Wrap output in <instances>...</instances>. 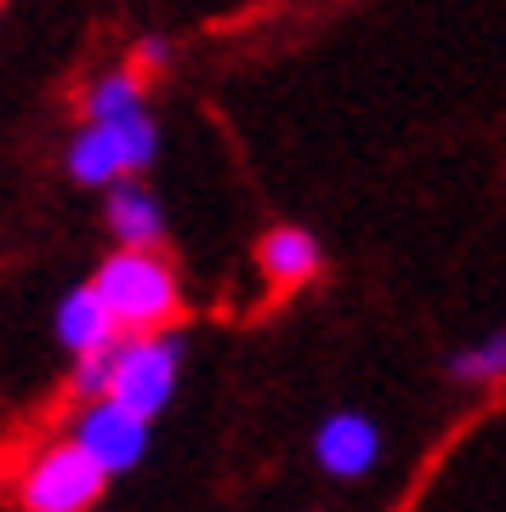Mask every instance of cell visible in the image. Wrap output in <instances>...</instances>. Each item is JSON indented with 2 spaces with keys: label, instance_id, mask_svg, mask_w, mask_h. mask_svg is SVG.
Masks as SVG:
<instances>
[{
  "label": "cell",
  "instance_id": "cell-1",
  "mask_svg": "<svg viewBox=\"0 0 506 512\" xmlns=\"http://www.w3.org/2000/svg\"><path fill=\"white\" fill-rule=\"evenodd\" d=\"M91 291L103 296V308L109 319L120 325V336H143V330H160L177 319V274H171V262H165L154 245H120V251L97 268L91 279Z\"/></svg>",
  "mask_w": 506,
  "mask_h": 512
},
{
  "label": "cell",
  "instance_id": "cell-9",
  "mask_svg": "<svg viewBox=\"0 0 506 512\" xmlns=\"http://www.w3.org/2000/svg\"><path fill=\"white\" fill-rule=\"evenodd\" d=\"M69 177L86 188H109L126 177V148H120V137H114V126H97L91 120L80 137L69 143Z\"/></svg>",
  "mask_w": 506,
  "mask_h": 512
},
{
  "label": "cell",
  "instance_id": "cell-11",
  "mask_svg": "<svg viewBox=\"0 0 506 512\" xmlns=\"http://www.w3.org/2000/svg\"><path fill=\"white\" fill-rule=\"evenodd\" d=\"M501 370H506L501 330H495V336H484L478 348H467V353H455V359H450V376H455V382H495Z\"/></svg>",
  "mask_w": 506,
  "mask_h": 512
},
{
  "label": "cell",
  "instance_id": "cell-3",
  "mask_svg": "<svg viewBox=\"0 0 506 512\" xmlns=\"http://www.w3.org/2000/svg\"><path fill=\"white\" fill-rule=\"evenodd\" d=\"M109 473L80 450V444H52L46 456L23 473V512H86L97 507Z\"/></svg>",
  "mask_w": 506,
  "mask_h": 512
},
{
  "label": "cell",
  "instance_id": "cell-10",
  "mask_svg": "<svg viewBox=\"0 0 506 512\" xmlns=\"http://www.w3.org/2000/svg\"><path fill=\"white\" fill-rule=\"evenodd\" d=\"M137 109H143V74H131V69L103 74L86 97V114L103 120V126H109V120H126V114H137Z\"/></svg>",
  "mask_w": 506,
  "mask_h": 512
},
{
  "label": "cell",
  "instance_id": "cell-8",
  "mask_svg": "<svg viewBox=\"0 0 506 512\" xmlns=\"http://www.w3.org/2000/svg\"><path fill=\"white\" fill-rule=\"evenodd\" d=\"M256 256H262V274H268L279 291L308 285V279L319 274V239L302 234V228H273V234H262Z\"/></svg>",
  "mask_w": 506,
  "mask_h": 512
},
{
  "label": "cell",
  "instance_id": "cell-4",
  "mask_svg": "<svg viewBox=\"0 0 506 512\" xmlns=\"http://www.w3.org/2000/svg\"><path fill=\"white\" fill-rule=\"evenodd\" d=\"M74 444H80L109 478L131 473V467L148 456V421L131 416L126 404H114V399H91L86 410H80V421H74Z\"/></svg>",
  "mask_w": 506,
  "mask_h": 512
},
{
  "label": "cell",
  "instance_id": "cell-12",
  "mask_svg": "<svg viewBox=\"0 0 506 512\" xmlns=\"http://www.w3.org/2000/svg\"><path fill=\"white\" fill-rule=\"evenodd\" d=\"M74 393L80 399H103L109 393V365H114V342L109 348H91V353H74Z\"/></svg>",
  "mask_w": 506,
  "mask_h": 512
},
{
  "label": "cell",
  "instance_id": "cell-7",
  "mask_svg": "<svg viewBox=\"0 0 506 512\" xmlns=\"http://www.w3.org/2000/svg\"><path fill=\"white\" fill-rule=\"evenodd\" d=\"M57 336H63L69 353H91V348H109L114 336H120V325L109 319L103 296L91 291V285H74L63 296V308H57Z\"/></svg>",
  "mask_w": 506,
  "mask_h": 512
},
{
  "label": "cell",
  "instance_id": "cell-6",
  "mask_svg": "<svg viewBox=\"0 0 506 512\" xmlns=\"http://www.w3.org/2000/svg\"><path fill=\"white\" fill-rule=\"evenodd\" d=\"M109 228L120 245H160L165 239V217H160V200L148 194L143 183H131V177H120V183H109Z\"/></svg>",
  "mask_w": 506,
  "mask_h": 512
},
{
  "label": "cell",
  "instance_id": "cell-2",
  "mask_svg": "<svg viewBox=\"0 0 506 512\" xmlns=\"http://www.w3.org/2000/svg\"><path fill=\"white\" fill-rule=\"evenodd\" d=\"M177 365H182V342L143 330V336H114V365H109V393L103 399L126 404L131 416L154 421L177 393Z\"/></svg>",
  "mask_w": 506,
  "mask_h": 512
},
{
  "label": "cell",
  "instance_id": "cell-5",
  "mask_svg": "<svg viewBox=\"0 0 506 512\" xmlns=\"http://www.w3.org/2000/svg\"><path fill=\"white\" fill-rule=\"evenodd\" d=\"M313 456L336 478H364L381 461V427L359 410H336V416L313 433Z\"/></svg>",
  "mask_w": 506,
  "mask_h": 512
},
{
  "label": "cell",
  "instance_id": "cell-13",
  "mask_svg": "<svg viewBox=\"0 0 506 512\" xmlns=\"http://www.w3.org/2000/svg\"><path fill=\"white\" fill-rule=\"evenodd\" d=\"M171 63V46H165L160 35H148L143 46H137V57H131V74H154V69H165Z\"/></svg>",
  "mask_w": 506,
  "mask_h": 512
}]
</instances>
